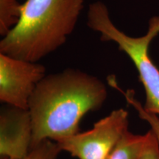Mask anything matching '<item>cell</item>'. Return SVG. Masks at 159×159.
Wrapping results in <instances>:
<instances>
[{"label":"cell","mask_w":159,"mask_h":159,"mask_svg":"<svg viewBox=\"0 0 159 159\" xmlns=\"http://www.w3.org/2000/svg\"><path fill=\"white\" fill-rule=\"evenodd\" d=\"M147 135H136L127 130L107 159H139L146 142Z\"/></svg>","instance_id":"cell-7"},{"label":"cell","mask_w":159,"mask_h":159,"mask_svg":"<svg viewBox=\"0 0 159 159\" xmlns=\"http://www.w3.org/2000/svg\"><path fill=\"white\" fill-rule=\"evenodd\" d=\"M15 2H19V0H0V3H9Z\"/></svg>","instance_id":"cell-11"},{"label":"cell","mask_w":159,"mask_h":159,"mask_svg":"<svg viewBox=\"0 0 159 159\" xmlns=\"http://www.w3.org/2000/svg\"><path fill=\"white\" fill-rule=\"evenodd\" d=\"M109 85H111V87L115 88L116 90H118L119 92L122 93L123 96L125 97L127 102L131 106L134 107L135 110L136 111L139 116L143 120L146 121L150 126V129L154 133L155 136H156L157 140L159 143V116L156 114H151L150 112H148L144 108V106L135 97L134 91L133 90H128L127 91H123L122 89L119 87L118 83L116 81L115 77L111 78L109 80Z\"/></svg>","instance_id":"cell-8"},{"label":"cell","mask_w":159,"mask_h":159,"mask_svg":"<svg viewBox=\"0 0 159 159\" xmlns=\"http://www.w3.org/2000/svg\"><path fill=\"white\" fill-rule=\"evenodd\" d=\"M87 25L100 35L101 41L116 43L119 50L130 57L144 89V108L159 116V69L149 54L151 42L159 34V16L150 19L146 34L132 37L116 27L106 5L97 1L89 6Z\"/></svg>","instance_id":"cell-3"},{"label":"cell","mask_w":159,"mask_h":159,"mask_svg":"<svg viewBox=\"0 0 159 159\" xmlns=\"http://www.w3.org/2000/svg\"><path fill=\"white\" fill-rule=\"evenodd\" d=\"M147 139L139 159H159V143L152 130L146 134Z\"/></svg>","instance_id":"cell-10"},{"label":"cell","mask_w":159,"mask_h":159,"mask_svg":"<svg viewBox=\"0 0 159 159\" xmlns=\"http://www.w3.org/2000/svg\"><path fill=\"white\" fill-rule=\"evenodd\" d=\"M129 114L124 108L111 111L88 131L78 133L57 142L61 151L78 159H107L128 130Z\"/></svg>","instance_id":"cell-4"},{"label":"cell","mask_w":159,"mask_h":159,"mask_svg":"<svg viewBox=\"0 0 159 159\" xmlns=\"http://www.w3.org/2000/svg\"><path fill=\"white\" fill-rule=\"evenodd\" d=\"M107 97L106 85L79 69L69 68L46 75L30 99V149L46 139L58 142L78 134L83 117L102 108Z\"/></svg>","instance_id":"cell-1"},{"label":"cell","mask_w":159,"mask_h":159,"mask_svg":"<svg viewBox=\"0 0 159 159\" xmlns=\"http://www.w3.org/2000/svg\"><path fill=\"white\" fill-rule=\"evenodd\" d=\"M84 0H25L19 21L0 41V53L39 62L66 42Z\"/></svg>","instance_id":"cell-2"},{"label":"cell","mask_w":159,"mask_h":159,"mask_svg":"<svg viewBox=\"0 0 159 159\" xmlns=\"http://www.w3.org/2000/svg\"><path fill=\"white\" fill-rule=\"evenodd\" d=\"M61 152V148L56 142L46 139L30 149L27 156L18 159H58Z\"/></svg>","instance_id":"cell-9"},{"label":"cell","mask_w":159,"mask_h":159,"mask_svg":"<svg viewBox=\"0 0 159 159\" xmlns=\"http://www.w3.org/2000/svg\"><path fill=\"white\" fill-rule=\"evenodd\" d=\"M33 123L28 109L5 105L0 110V156L21 158L31 148Z\"/></svg>","instance_id":"cell-6"},{"label":"cell","mask_w":159,"mask_h":159,"mask_svg":"<svg viewBox=\"0 0 159 159\" xmlns=\"http://www.w3.org/2000/svg\"><path fill=\"white\" fill-rule=\"evenodd\" d=\"M46 75L45 66L39 62L0 53V101L28 109L32 95Z\"/></svg>","instance_id":"cell-5"}]
</instances>
